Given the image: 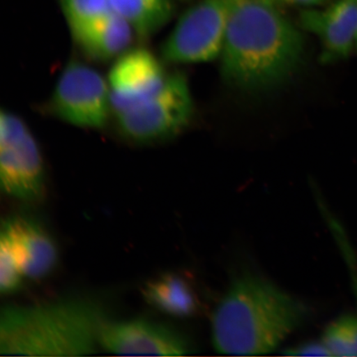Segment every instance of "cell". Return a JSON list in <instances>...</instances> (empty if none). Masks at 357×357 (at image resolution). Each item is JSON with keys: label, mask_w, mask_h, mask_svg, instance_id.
<instances>
[{"label": "cell", "mask_w": 357, "mask_h": 357, "mask_svg": "<svg viewBox=\"0 0 357 357\" xmlns=\"http://www.w3.org/2000/svg\"><path fill=\"white\" fill-rule=\"evenodd\" d=\"M301 30L271 0H231L220 57L223 79L247 92L280 86L303 61Z\"/></svg>", "instance_id": "cell-1"}, {"label": "cell", "mask_w": 357, "mask_h": 357, "mask_svg": "<svg viewBox=\"0 0 357 357\" xmlns=\"http://www.w3.org/2000/svg\"><path fill=\"white\" fill-rule=\"evenodd\" d=\"M303 307L270 280L245 271L231 280L212 315V340L220 354H270L301 324Z\"/></svg>", "instance_id": "cell-2"}, {"label": "cell", "mask_w": 357, "mask_h": 357, "mask_svg": "<svg viewBox=\"0 0 357 357\" xmlns=\"http://www.w3.org/2000/svg\"><path fill=\"white\" fill-rule=\"evenodd\" d=\"M107 319L99 303L82 298L0 307V356L95 354Z\"/></svg>", "instance_id": "cell-3"}, {"label": "cell", "mask_w": 357, "mask_h": 357, "mask_svg": "<svg viewBox=\"0 0 357 357\" xmlns=\"http://www.w3.org/2000/svg\"><path fill=\"white\" fill-rule=\"evenodd\" d=\"M195 105L188 82L181 74L168 75L149 99L115 114L119 131L137 144L172 139L185 130L193 117Z\"/></svg>", "instance_id": "cell-4"}, {"label": "cell", "mask_w": 357, "mask_h": 357, "mask_svg": "<svg viewBox=\"0 0 357 357\" xmlns=\"http://www.w3.org/2000/svg\"><path fill=\"white\" fill-rule=\"evenodd\" d=\"M231 3V0H201L188 8L163 44V59L173 64L220 59Z\"/></svg>", "instance_id": "cell-5"}, {"label": "cell", "mask_w": 357, "mask_h": 357, "mask_svg": "<svg viewBox=\"0 0 357 357\" xmlns=\"http://www.w3.org/2000/svg\"><path fill=\"white\" fill-rule=\"evenodd\" d=\"M49 108L75 126L104 128L112 112L109 84L91 67L70 61L57 80Z\"/></svg>", "instance_id": "cell-6"}, {"label": "cell", "mask_w": 357, "mask_h": 357, "mask_svg": "<svg viewBox=\"0 0 357 357\" xmlns=\"http://www.w3.org/2000/svg\"><path fill=\"white\" fill-rule=\"evenodd\" d=\"M99 344L100 349L118 356H181L195 351L184 333L145 319H107L100 329Z\"/></svg>", "instance_id": "cell-7"}, {"label": "cell", "mask_w": 357, "mask_h": 357, "mask_svg": "<svg viewBox=\"0 0 357 357\" xmlns=\"http://www.w3.org/2000/svg\"><path fill=\"white\" fill-rule=\"evenodd\" d=\"M167 77L153 53L144 48L128 49L117 58L109 75L112 112L121 113L149 99Z\"/></svg>", "instance_id": "cell-8"}, {"label": "cell", "mask_w": 357, "mask_h": 357, "mask_svg": "<svg viewBox=\"0 0 357 357\" xmlns=\"http://www.w3.org/2000/svg\"><path fill=\"white\" fill-rule=\"evenodd\" d=\"M300 24L319 39L324 63L344 60L356 48L357 0H337L325 10L306 8Z\"/></svg>", "instance_id": "cell-9"}, {"label": "cell", "mask_w": 357, "mask_h": 357, "mask_svg": "<svg viewBox=\"0 0 357 357\" xmlns=\"http://www.w3.org/2000/svg\"><path fill=\"white\" fill-rule=\"evenodd\" d=\"M0 189L11 197L36 202L45 190V169L41 151L32 134L0 151Z\"/></svg>", "instance_id": "cell-10"}, {"label": "cell", "mask_w": 357, "mask_h": 357, "mask_svg": "<svg viewBox=\"0 0 357 357\" xmlns=\"http://www.w3.org/2000/svg\"><path fill=\"white\" fill-rule=\"evenodd\" d=\"M24 278H46L55 269L58 250L50 234L30 218L15 217L1 226Z\"/></svg>", "instance_id": "cell-11"}, {"label": "cell", "mask_w": 357, "mask_h": 357, "mask_svg": "<svg viewBox=\"0 0 357 357\" xmlns=\"http://www.w3.org/2000/svg\"><path fill=\"white\" fill-rule=\"evenodd\" d=\"M142 293L154 309L175 318H194L204 311L198 285L185 272H164L147 281Z\"/></svg>", "instance_id": "cell-12"}, {"label": "cell", "mask_w": 357, "mask_h": 357, "mask_svg": "<svg viewBox=\"0 0 357 357\" xmlns=\"http://www.w3.org/2000/svg\"><path fill=\"white\" fill-rule=\"evenodd\" d=\"M75 43L93 60L105 61L128 50L135 32L123 17L110 11L70 28Z\"/></svg>", "instance_id": "cell-13"}, {"label": "cell", "mask_w": 357, "mask_h": 357, "mask_svg": "<svg viewBox=\"0 0 357 357\" xmlns=\"http://www.w3.org/2000/svg\"><path fill=\"white\" fill-rule=\"evenodd\" d=\"M112 11L123 17L138 37L158 33L172 20V0H109Z\"/></svg>", "instance_id": "cell-14"}, {"label": "cell", "mask_w": 357, "mask_h": 357, "mask_svg": "<svg viewBox=\"0 0 357 357\" xmlns=\"http://www.w3.org/2000/svg\"><path fill=\"white\" fill-rule=\"evenodd\" d=\"M60 3L70 29L112 11L109 0H60Z\"/></svg>", "instance_id": "cell-15"}, {"label": "cell", "mask_w": 357, "mask_h": 357, "mask_svg": "<svg viewBox=\"0 0 357 357\" xmlns=\"http://www.w3.org/2000/svg\"><path fill=\"white\" fill-rule=\"evenodd\" d=\"M22 278L10 243L0 227V293L15 291Z\"/></svg>", "instance_id": "cell-16"}, {"label": "cell", "mask_w": 357, "mask_h": 357, "mask_svg": "<svg viewBox=\"0 0 357 357\" xmlns=\"http://www.w3.org/2000/svg\"><path fill=\"white\" fill-rule=\"evenodd\" d=\"M322 342L332 356H356L347 318L330 325L324 333Z\"/></svg>", "instance_id": "cell-17"}, {"label": "cell", "mask_w": 357, "mask_h": 357, "mask_svg": "<svg viewBox=\"0 0 357 357\" xmlns=\"http://www.w3.org/2000/svg\"><path fill=\"white\" fill-rule=\"evenodd\" d=\"M30 133L21 119L0 109V151L19 144Z\"/></svg>", "instance_id": "cell-18"}, {"label": "cell", "mask_w": 357, "mask_h": 357, "mask_svg": "<svg viewBox=\"0 0 357 357\" xmlns=\"http://www.w3.org/2000/svg\"><path fill=\"white\" fill-rule=\"evenodd\" d=\"M284 354L287 356H329L330 354L328 348L325 347L323 342H307L303 344L294 347L284 351Z\"/></svg>", "instance_id": "cell-19"}, {"label": "cell", "mask_w": 357, "mask_h": 357, "mask_svg": "<svg viewBox=\"0 0 357 357\" xmlns=\"http://www.w3.org/2000/svg\"><path fill=\"white\" fill-rule=\"evenodd\" d=\"M281 8L284 7H312L323 3L326 0H271Z\"/></svg>", "instance_id": "cell-20"}, {"label": "cell", "mask_w": 357, "mask_h": 357, "mask_svg": "<svg viewBox=\"0 0 357 357\" xmlns=\"http://www.w3.org/2000/svg\"><path fill=\"white\" fill-rule=\"evenodd\" d=\"M348 328L351 334L352 345H354L355 355L357 356V318H347Z\"/></svg>", "instance_id": "cell-21"}, {"label": "cell", "mask_w": 357, "mask_h": 357, "mask_svg": "<svg viewBox=\"0 0 357 357\" xmlns=\"http://www.w3.org/2000/svg\"><path fill=\"white\" fill-rule=\"evenodd\" d=\"M356 48L357 50V33H356Z\"/></svg>", "instance_id": "cell-22"}]
</instances>
